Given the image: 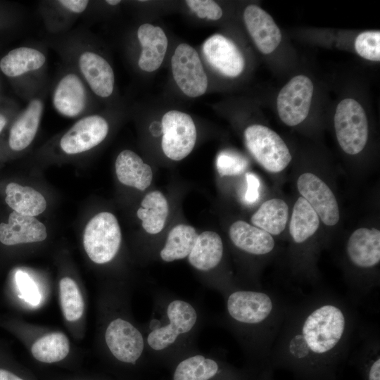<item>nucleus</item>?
<instances>
[{
    "label": "nucleus",
    "instance_id": "1",
    "mask_svg": "<svg viewBox=\"0 0 380 380\" xmlns=\"http://www.w3.org/2000/svg\"><path fill=\"white\" fill-rule=\"evenodd\" d=\"M353 304L321 290L290 302L267 366L298 380H336L360 329Z\"/></svg>",
    "mask_w": 380,
    "mask_h": 380
},
{
    "label": "nucleus",
    "instance_id": "2",
    "mask_svg": "<svg viewBox=\"0 0 380 380\" xmlns=\"http://www.w3.org/2000/svg\"><path fill=\"white\" fill-rule=\"evenodd\" d=\"M289 303L275 291L270 290H236L227 297L229 318L248 330L253 349L265 366Z\"/></svg>",
    "mask_w": 380,
    "mask_h": 380
},
{
    "label": "nucleus",
    "instance_id": "3",
    "mask_svg": "<svg viewBox=\"0 0 380 380\" xmlns=\"http://www.w3.org/2000/svg\"><path fill=\"white\" fill-rule=\"evenodd\" d=\"M121 239L120 228L115 215L102 212L93 217L86 225L84 248L94 262L104 264L116 255Z\"/></svg>",
    "mask_w": 380,
    "mask_h": 380
},
{
    "label": "nucleus",
    "instance_id": "4",
    "mask_svg": "<svg viewBox=\"0 0 380 380\" xmlns=\"http://www.w3.org/2000/svg\"><path fill=\"white\" fill-rule=\"evenodd\" d=\"M246 147L255 160L266 170L279 172L292 159L285 142L272 129L261 125H253L244 131Z\"/></svg>",
    "mask_w": 380,
    "mask_h": 380
},
{
    "label": "nucleus",
    "instance_id": "5",
    "mask_svg": "<svg viewBox=\"0 0 380 380\" xmlns=\"http://www.w3.org/2000/svg\"><path fill=\"white\" fill-rule=\"evenodd\" d=\"M334 127L338 142L344 152L359 153L368 138V122L362 106L353 99H345L337 106Z\"/></svg>",
    "mask_w": 380,
    "mask_h": 380
},
{
    "label": "nucleus",
    "instance_id": "6",
    "mask_svg": "<svg viewBox=\"0 0 380 380\" xmlns=\"http://www.w3.org/2000/svg\"><path fill=\"white\" fill-rule=\"evenodd\" d=\"M161 147L170 159L178 161L193 150L196 141V129L191 117L182 111H167L162 118Z\"/></svg>",
    "mask_w": 380,
    "mask_h": 380
},
{
    "label": "nucleus",
    "instance_id": "7",
    "mask_svg": "<svg viewBox=\"0 0 380 380\" xmlns=\"http://www.w3.org/2000/svg\"><path fill=\"white\" fill-rule=\"evenodd\" d=\"M173 77L181 91L187 96L198 97L208 88V77L200 57L190 45L177 46L171 59Z\"/></svg>",
    "mask_w": 380,
    "mask_h": 380
},
{
    "label": "nucleus",
    "instance_id": "8",
    "mask_svg": "<svg viewBox=\"0 0 380 380\" xmlns=\"http://www.w3.org/2000/svg\"><path fill=\"white\" fill-rule=\"evenodd\" d=\"M314 85L305 75L293 77L280 90L277 108L281 120L288 126H296L307 118L311 105Z\"/></svg>",
    "mask_w": 380,
    "mask_h": 380
},
{
    "label": "nucleus",
    "instance_id": "9",
    "mask_svg": "<svg viewBox=\"0 0 380 380\" xmlns=\"http://www.w3.org/2000/svg\"><path fill=\"white\" fill-rule=\"evenodd\" d=\"M167 314L170 323L154 329L147 337L148 344L153 350H163L173 344L179 335L192 329L197 319L194 308L181 300L172 301L167 306Z\"/></svg>",
    "mask_w": 380,
    "mask_h": 380
},
{
    "label": "nucleus",
    "instance_id": "10",
    "mask_svg": "<svg viewBox=\"0 0 380 380\" xmlns=\"http://www.w3.org/2000/svg\"><path fill=\"white\" fill-rule=\"evenodd\" d=\"M297 187L324 224L334 226L338 223L340 217L338 203L325 182L317 175L305 172L298 177Z\"/></svg>",
    "mask_w": 380,
    "mask_h": 380
},
{
    "label": "nucleus",
    "instance_id": "11",
    "mask_svg": "<svg viewBox=\"0 0 380 380\" xmlns=\"http://www.w3.org/2000/svg\"><path fill=\"white\" fill-rule=\"evenodd\" d=\"M105 340L110 353L119 361L134 365L142 354L144 338L130 322L118 318L108 326Z\"/></svg>",
    "mask_w": 380,
    "mask_h": 380
},
{
    "label": "nucleus",
    "instance_id": "12",
    "mask_svg": "<svg viewBox=\"0 0 380 380\" xmlns=\"http://www.w3.org/2000/svg\"><path fill=\"white\" fill-rule=\"evenodd\" d=\"M108 125L99 115L85 117L76 122L61 138L60 144L68 154L88 151L104 140Z\"/></svg>",
    "mask_w": 380,
    "mask_h": 380
},
{
    "label": "nucleus",
    "instance_id": "13",
    "mask_svg": "<svg viewBox=\"0 0 380 380\" xmlns=\"http://www.w3.org/2000/svg\"><path fill=\"white\" fill-rule=\"evenodd\" d=\"M202 49L207 61L221 74L235 77L243 72L244 58L235 44L226 37L219 34L210 36Z\"/></svg>",
    "mask_w": 380,
    "mask_h": 380
},
{
    "label": "nucleus",
    "instance_id": "14",
    "mask_svg": "<svg viewBox=\"0 0 380 380\" xmlns=\"http://www.w3.org/2000/svg\"><path fill=\"white\" fill-rule=\"evenodd\" d=\"M346 254L354 269H375L380 261V231L375 228L354 231L347 241Z\"/></svg>",
    "mask_w": 380,
    "mask_h": 380
},
{
    "label": "nucleus",
    "instance_id": "15",
    "mask_svg": "<svg viewBox=\"0 0 380 380\" xmlns=\"http://www.w3.org/2000/svg\"><path fill=\"white\" fill-rule=\"evenodd\" d=\"M246 28L258 49L265 54L279 45L281 33L272 16L260 7L251 4L243 12Z\"/></svg>",
    "mask_w": 380,
    "mask_h": 380
},
{
    "label": "nucleus",
    "instance_id": "16",
    "mask_svg": "<svg viewBox=\"0 0 380 380\" xmlns=\"http://www.w3.org/2000/svg\"><path fill=\"white\" fill-rule=\"evenodd\" d=\"M47 236L44 224L35 217L13 211L8 223L0 224V241L7 246L39 242Z\"/></svg>",
    "mask_w": 380,
    "mask_h": 380
},
{
    "label": "nucleus",
    "instance_id": "17",
    "mask_svg": "<svg viewBox=\"0 0 380 380\" xmlns=\"http://www.w3.org/2000/svg\"><path fill=\"white\" fill-rule=\"evenodd\" d=\"M137 37L141 46L139 58V68L146 72H153L161 65L167 48V38L158 26L144 23L137 31Z\"/></svg>",
    "mask_w": 380,
    "mask_h": 380
},
{
    "label": "nucleus",
    "instance_id": "18",
    "mask_svg": "<svg viewBox=\"0 0 380 380\" xmlns=\"http://www.w3.org/2000/svg\"><path fill=\"white\" fill-rule=\"evenodd\" d=\"M357 340L360 344L353 355L364 380H380V338L376 328L362 327Z\"/></svg>",
    "mask_w": 380,
    "mask_h": 380
},
{
    "label": "nucleus",
    "instance_id": "19",
    "mask_svg": "<svg viewBox=\"0 0 380 380\" xmlns=\"http://www.w3.org/2000/svg\"><path fill=\"white\" fill-rule=\"evenodd\" d=\"M229 234L236 248L252 255L265 256L275 248V241L271 234L242 220L234 222Z\"/></svg>",
    "mask_w": 380,
    "mask_h": 380
},
{
    "label": "nucleus",
    "instance_id": "20",
    "mask_svg": "<svg viewBox=\"0 0 380 380\" xmlns=\"http://www.w3.org/2000/svg\"><path fill=\"white\" fill-rule=\"evenodd\" d=\"M81 72L91 90L99 96H109L114 87L115 77L110 64L101 56L87 51L79 60Z\"/></svg>",
    "mask_w": 380,
    "mask_h": 380
},
{
    "label": "nucleus",
    "instance_id": "21",
    "mask_svg": "<svg viewBox=\"0 0 380 380\" xmlns=\"http://www.w3.org/2000/svg\"><path fill=\"white\" fill-rule=\"evenodd\" d=\"M86 102V90L80 79L75 74L63 77L53 94L55 108L65 116L75 117L82 112Z\"/></svg>",
    "mask_w": 380,
    "mask_h": 380
},
{
    "label": "nucleus",
    "instance_id": "22",
    "mask_svg": "<svg viewBox=\"0 0 380 380\" xmlns=\"http://www.w3.org/2000/svg\"><path fill=\"white\" fill-rule=\"evenodd\" d=\"M115 172L122 184L141 191L148 187L152 182L151 166L144 163L139 156L130 150H124L118 156Z\"/></svg>",
    "mask_w": 380,
    "mask_h": 380
},
{
    "label": "nucleus",
    "instance_id": "23",
    "mask_svg": "<svg viewBox=\"0 0 380 380\" xmlns=\"http://www.w3.org/2000/svg\"><path fill=\"white\" fill-rule=\"evenodd\" d=\"M43 111V104L39 99L32 100L27 108L13 125L8 144L11 149L21 151L34 139Z\"/></svg>",
    "mask_w": 380,
    "mask_h": 380
},
{
    "label": "nucleus",
    "instance_id": "24",
    "mask_svg": "<svg viewBox=\"0 0 380 380\" xmlns=\"http://www.w3.org/2000/svg\"><path fill=\"white\" fill-rule=\"evenodd\" d=\"M223 252V243L220 235L214 232L206 231L198 235L188 259L194 268L208 271L220 264Z\"/></svg>",
    "mask_w": 380,
    "mask_h": 380
},
{
    "label": "nucleus",
    "instance_id": "25",
    "mask_svg": "<svg viewBox=\"0 0 380 380\" xmlns=\"http://www.w3.org/2000/svg\"><path fill=\"white\" fill-rule=\"evenodd\" d=\"M6 194L8 205L20 214L35 217L46 210L44 197L32 187L9 183L6 188Z\"/></svg>",
    "mask_w": 380,
    "mask_h": 380
},
{
    "label": "nucleus",
    "instance_id": "26",
    "mask_svg": "<svg viewBox=\"0 0 380 380\" xmlns=\"http://www.w3.org/2000/svg\"><path fill=\"white\" fill-rule=\"evenodd\" d=\"M137 216L142 221L144 230L151 234L159 233L163 229L169 213L167 201L159 191L148 194L142 200Z\"/></svg>",
    "mask_w": 380,
    "mask_h": 380
},
{
    "label": "nucleus",
    "instance_id": "27",
    "mask_svg": "<svg viewBox=\"0 0 380 380\" xmlns=\"http://www.w3.org/2000/svg\"><path fill=\"white\" fill-rule=\"evenodd\" d=\"M319 226V218L302 196L294 204L289 224V233L293 242L303 244L317 232Z\"/></svg>",
    "mask_w": 380,
    "mask_h": 380
},
{
    "label": "nucleus",
    "instance_id": "28",
    "mask_svg": "<svg viewBox=\"0 0 380 380\" xmlns=\"http://www.w3.org/2000/svg\"><path fill=\"white\" fill-rule=\"evenodd\" d=\"M288 215L286 203L279 198H272L264 202L251 220L253 226L271 235H279L286 227Z\"/></svg>",
    "mask_w": 380,
    "mask_h": 380
},
{
    "label": "nucleus",
    "instance_id": "29",
    "mask_svg": "<svg viewBox=\"0 0 380 380\" xmlns=\"http://www.w3.org/2000/svg\"><path fill=\"white\" fill-rule=\"evenodd\" d=\"M44 55L37 49L20 47L8 52L0 61L1 71L8 77H17L40 68L45 63Z\"/></svg>",
    "mask_w": 380,
    "mask_h": 380
},
{
    "label": "nucleus",
    "instance_id": "30",
    "mask_svg": "<svg viewBox=\"0 0 380 380\" xmlns=\"http://www.w3.org/2000/svg\"><path fill=\"white\" fill-rule=\"evenodd\" d=\"M198 235L195 229L190 225H176L169 232L165 244L160 251L161 259L165 262H172L187 257Z\"/></svg>",
    "mask_w": 380,
    "mask_h": 380
},
{
    "label": "nucleus",
    "instance_id": "31",
    "mask_svg": "<svg viewBox=\"0 0 380 380\" xmlns=\"http://www.w3.org/2000/svg\"><path fill=\"white\" fill-rule=\"evenodd\" d=\"M70 342L62 332H53L37 340L31 348L32 356L37 361L53 364L59 362L68 355Z\"/></svg>",
    "mask_w": 380,
    "mask_h": 380
},
{
    "label": "nucleus",
    "instance_id": "32",
    "mask_svg": "<svg viewBox=\"0 0 380 380\" xmlns=\"http://www.w3.org/2000/svg\"><path fill=\"white\" fill-rule=\"evenodd\" d=\"M218 371L216 361L197 355L184 360L177 365L173 380H209Z\"/></svg>",
    "mask_w": 380,
    "mask_h": 380
},
{
    "label": "nucleus",
    "instance_id": "33",
    "mask_svg": "<svg viewBox=\"0 0 380 380\" xmlns=\"http://www.w3.org/2000/svg\"><path fill=\"white\" fill-rule=\"evenodd\" d=\"M60 300L66 320L75 322L84 312V301L76 282L70 277H64L59 283Z\"/></svg>",
    "mask_w": 380,
    "mask_h": 380
},
{
    "label": "nucleus",
    "instance_id": "34",
    "mask_svg": "<svg viewBox=\"0 0 380 380\" xmlns=\"http://www.w3.org/2000/svg\"><path fill=\"white\" fill-rule=\"evenodd\" d=\"M248 165V161L245 157L230 151L220 152L216 159V167L221 177L241 175Z\"/></svg>",
    "mask_w": 380,
    "mask_h": 380
},
{
    "label": "nucleus",
    "instance_id": "35",
    "mask_svg": "<svg viewBox=\"0 0 380 380\" xmlns=\"http://www.w3.org/2000/svg\"><path fill=\"white\" fill-rule=\"evenodd\" d=\"M355 49L361 57L374 61H380V32H361L355 41Z\"/></svg>",
    "mask_w": 380,
    "mask_h": 380
},
{
    "label": "nucleus",
    "instance_id": "36",
    "mask_svg": "<svg viewBox=\"0 0 380 380\" xmlns=\"http://www.w3.org/2000/svg\"><path fill=\"white\" fill-rule=\"evenodd\" d=\"M185 2L200 18L217 20L222 15V8L214 1L187 0Z\"/></svg>",
    "mask_w": 380,
    "mask_h": 380
},
{
    "label": "nucleus",
    "instance_id": "37",
    "mask_svg": "<svg viewBox=\"0 0 380 380\" xmlns=\"http://www.w3.org/2000/svg\"><path fill=\"white\" fill-rule=\"evenodd\" d=\"M15 278L21 292V297L31 305H38L41 300V296L36 284L31 277L27 273L18 271Z\"/></svg>",
    "mask_w": 380,
    "mask_h": 380
},
{
    "label": "nucleus",
    "instance_id": "38",
    "mask_svg": "<svg viewBox=\"0 0 380 380\" xmlns=\"http://www.w3.org/2000/svg\"><path fill=\"white\" fill-rule=\"evenodd\" d=\"M247 189L245 194V201L248 204L255 203L260 196L259 189L260 182L258 177L252 172L246 175Z\"/></svg>",
    "mask_w": 380,
    "mask_h": 380
},
{
    "label": "nucleus",
    "instance_id": "39",
    "mask_svg": "<svg viewBox=\"0 0 380 380\" xmlns=\"http://www.w3.org/2000/svg\"><path fill=\"white\" fill-rule=\"evenodd\" d=\"M59 3L72 12L82 13L87 8L89 1L87 0H61Z\"/></svg>",
    "mask_w": 380,
    "mask_h": 380
},
{
    "label": "nucleus",
    "instance_id": "40",
    "mask_svg": "<svg viewBox=\"0 0 380 380\" xmlns=\"http://www.w3.org/2000/svg\"><path fill=\"white\" fill-rule=\"evenodd\" d=\"M0 380H27L8 369L0 368Z\"/></svg>",
    "mask_w": 380,
    "mask_h": 380
},
{
    "label": "nucleus",
    "instance_id": "41",
    "mask_svg": "<svg viewBox=\"0 0 380 380\" xmlns=\"http://www.w3.org/2000/svg\"><path fill=\"white\" fill-rule=\"evenodd\" d=\"M272 370L273 369L271 368L270 367L265 366L264 372L262 376V380H273Z\"/></svg>",
    "mask_w": 380,
    "mask_h": 380
},
{
    "label": "nucleus",
    "instance_id": "42",
    "mask_svg": "<svg viewBox=\"0 0 380 380\" xmlns=\"http://www.w3.org/2000/svg\"><path fill=\"white\" fill-rule=\"evenodd\" d=\"M6 124V118L0 113V132L4 127L5 125Z\"/></svg>",
    "mask_w": 380,
    "mask_h": 380
},
{
    "label": "nucleus",
    "instance_id": "43",
    "mask_svg": "<svg viewBox=\"0 0 380 380\" xmlns=\"http://www.w3.org/2000/svg\"><path fill=\"white\" fill-rule=\"evenodd\" d=\"M106 3H108L110 5L115 6L120 3V1L119 0H107L106 1Z\"/></svg>",
    "mask_w": 380,
    "mask_h": 380
},
{
    "label": "nucleus",
    "instance_id": "44",
    "mask_svg": "<svg viewBox=\"0 0 380 380\" xmlns=\"http://www.w3.org/2000/svg\"><path fill=\"white\" fill-rule=\"evenodd\" d=\"M74 380H82V379H74Z\"/></svg>",
    "mask_w": 380,
    "mask_h": 380
}]
</instances>
